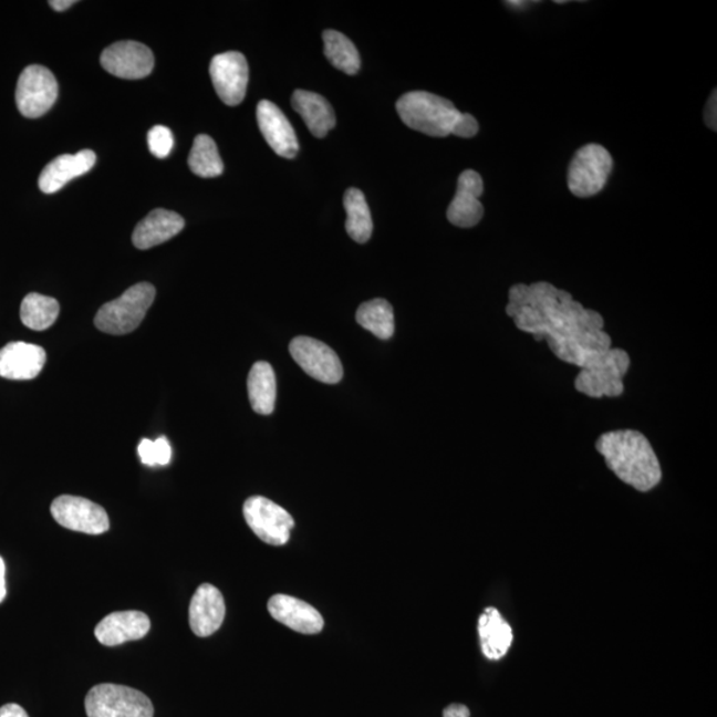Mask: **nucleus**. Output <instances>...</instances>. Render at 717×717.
<instances>
[{"label": "nucleus", "mask_w": 717, "mask_h": 717, "mask_svg": "<svg viewBox=\"0 0 717 717\" xmlns=\"http://www.w3.org/2000/svg\"><path fill=\"white\" fill-rule=\"evenodd\" d=\"M60 305L56 299L31 292L20 305V319L25 328L35 331L50 329L56 322Z\"/></svg>", "instance_id": "nucleus-28"}, {"label": "nucleus", "mask_w": 717, "mask_h": 717, "mask_svg": "<svg viewBox=\"0 0 717 717\" xmlns=\"http://www.w3.org/2000/svg\"><path fill=\"white\" fill-rule=\"evenodd\" d=\"M507 314L518 330L547 341L560 361L581 370L594 367L613 349L600 312L584 309L568 291L548 282L515 284Z\"/></svg>", "instance_id": "nucleus-1"}, {"label": "nucleus", "mask_w": 717, "mask_h": 717, "mask_svg": "<svg viewBox=\"0 0 717 717\" xmlns=\"http://www.w3.org/2000/svg\"><path fill=\"white\" fill-rule=\"evenodd\" d=\"M51 515L63 528L85 534H103L110 517L100 505L83 497L60 496L51 505Z\"/></svg>", "instance_id": "nucleus-11"}, {"label": "nucleus", "mask_w": 717, "mask_h": 717, "mask_svg": "<svg viewBox=\"0 0 717 717\" xmlns=\"http://www.w3.org/2000/svg\"><path fill=\"white\" fill-rule=\"evenodd\" d=\"M96 163V155L85 149L76 155H62L53 159L39 177V188L45 195L62 189L71 179L85 175Z\"/></svg>", "instance_id": "nucleus-20"}, {"label": "nucleus", "mask_w": 717, "mask_h": 717, "mask_svg": "<svg viewBox=\"0 0 717 717\" xmlns=\"http://www.w3.org/2000/svg\"><path fill=\"white\" fill-rule=\"evenodd\" d=\"M103 69L111 75L136 80L149 76L155 56L148 46L137 42H118L105 49L100 58Z\"/></svg>", "instance_id": "nucleus-13"}, {"label": "nucleus", "mask_w": 717, "mask_h": 717, "mask_svg": "<svg viewBox=\"0 0 717 717\" xmlns=\"http://www.w3.org/2000/svg\"><path fill=\"white\" fill-rule=\"evenodd\" d=\"M482 191L481 176L475 170L463 172L458 177L456 196L447 211L449 222L464 229L474 228L480 222L484 216L480 202Z\"/></svg>", "instance_id": "nucleus-14"}, {"label": "nucleus", "mask_w": 717, "mask_h": 717, "mask_svg": "<svg viewBox=\"0 0 717 717\" xmlns=\"http://www.w3.org/2000/svg\"><path fill=\"white\" fill-rule=\"evenodd\" d=\"M210 77L217 95L226 105L243 102L249 83V65L241 52L219 53L210 63Z\"/></svg>", "instance_id": "nucleus-12"}, {"label": "nucleus", "mask_w": 717, "mask_h": 717, "mask_svg": "<svg viewBox=\"0 0 717 717\" xmlns=\"http://www.w3.org/2000/svg\"><path fill=\"white\" fill-rule=\"evenodd\" d=\"M291 105L301 115L312 135L318 138L328 136L336 125L334 110L328 100L318 93L298 90L292 95Z\"/></svg>", "instance_id": "nucleus-23"}, {"label": "nucleus", "mask_w": 717, "mask_h": 717, "mask_svg": "<svg viewBox=\"0 0 717 717\" xmlns=\"http://www.w3.org/2000/svg\"><path fill=\"white\" fill-rule=\"evenodd\" d=\"M443 717H470V709L465 706V704H449V706L443 710Z\"/></svg>", "instance_id": "nucleus-35"}, {"label": "nucleus", "mask_w": 717, "mask_h": 717, "mask_svg": "<svg viewBox=\"0 0 717 717\" xmlns=\"http://www.w3.org/2000/svg\"><path fill=\"white\" fill-rule=\"evenodd\" d=\"M59 85L53 73L43 65H30L19 76L15 100L24 117L45 115L55 104Z\"/></svg>", "instance_id": "nucleus-9"}, {"label": "nucleus", "mask_w": 717, "mask_h": 717, "mask_svg": "<svg viewBox=\"0 0 717 717\" xmlns=\"http://www.w3.org/2000/svg\"><path fill=\"white\" fill-rule=\"evenodd\" d=\"M290 354L305 374L325 384L342 381L343 365L328 344L309 336H298L290 343Z\"/></svg>", "instance_id": "nucleus-10"}, {"label": "nucleus", "mask_w": 717, "mask_h": 717, "mask_svg": "<svg viewBox=\"0 0 717 717\" xmlns=\"http://www.w3.org/2000/svg\"><path fill=\"white\" fill-rule=\"evenodd\" d=\"M356 321L364 330L372 332L383 341H387L394 335V310L384 299H374V301L363 303L357 309Z\"/></svg>", "instance_id": "nucleus-27"}, {"label": "nucleus", "mask_w": 717, "mask_h": 717, "mask_svg": "<svg viewBox=\"0 0 717 717\" xmlns=\"http://www.w3.org/2000/svg\"><path fill=\"white\" fill-rule=\"evenodd\" d=\"M248 391L251 408L259 415H271L276 408L277 381L276 372L266 362L252 365L248 377Z\"/></svg>", "instance_id": "nucleus-24"}, {"label": "nucleus", "mask_w": 717, "mask_h": 717, "mask_svg": "<svg viewBox=\"0 0 717 717\" xmlns=\"http://www.w3.org/2000/svg\"><path fill=\"white\" fill-rule=\"evenodd\" d=\"M46 361L40 345L12 342L0 350V376L10 381H31L42 372Z\"/></svg>", "instance_id": "nucleus-18"}, {"label": "nucleus", "mask_w": 717, "mask_h": 717, "mask_svg": "<svg viewBox=\"0 0 717 717\" xmlns=\"http://www.w3.org/2000/svg\"><path fill=\"white\" fill-rule=\"evenodd\" d=\"M150 620L142 611H118L106 615L95 628L97 641L115 647L131 641L143 640L149 633Z\"/></svg>", "instance_id": "nucleus-19"}, {"label": "nucleus", "mask_w": 717, "mask_h": 717, "mask_svg": "<svg viewBox=\"0 0 717 717\" xmlns=\"http://www.w3.org/2000/svg\"><path fill=\"white\" fill-rule=\"evenodd\" d=\"M226 614L225 600L210 583L199 586L191 598L189 623L193 633L199 637L210 636L222 626Z\"/></svg>", "instance_id": "nucleus-17"}, {"label": "nucleus", "mask_w": 717, "mask_h": 717, "mask_svg": "<svg viewBox=\"0 0 717 717\" xmlns=\"http://www.w3.org/2000/svg\"><path fill=\"white\" fill-rule=\"evenodd\" d=\"M89 717H153L155 708L148 696L118 684H98L85 697Z\"/></svg>", "instance_id": "nucleus-5"}, {"label": "nucleus", "mask_w": 717, "mask_h": 717, "mask_svg": "<svg viewBox=\"0 0 717 717\" xmlns=\"http://www.w3.org/2000/svg\"><path fill=\"white\" fill-rule=\"evenodd\" d=\"M324 55L336 70L355 75L361 70V56L354 43L342 32L328 30L323 33Z\"/></svg>", "instance_id": "nucleus-26"}, {"label": "nucleus", "mask_w": 717, "mask_h": 717, "mask_svg": "<svg viewBox=\"0 0 717 717\" xmlns=\"http://www.w3.org/2000/svg\"><path fill=\"white\" fill-rule=\"evenodd\" d=\"M155 298V285L148 282L132 285L122 297L105 303L97 311L95 325L105 334H129L142 324Z\"/></svg>", "instance_id": "nucleus-4"}, {"label": "nucleus", "mask_w": 717, "mask_h": 717, "mask_svg": "<svg viewBox=\"0 0 717 717\" xmlns=\"http://www.w3.org/2000/svg\"><path fill=\"white\" fill-rule=\"evenodd\" d=\"M7 595V589H6V563L3 561V558L0 557V603L4 601V598Z\"/></svg>", "instance_id": "nucleus-37"}, {"label": "nucleus", "mask_w": 717, "mask_h": 717, "mask_svg": "<svg viewBox=\"0 0 717 717\" xmlns=\"http://www.w3.org/2000/svg\"><path fill=\"white\" fill-rule=\"evenodd\" d=\"M630 368V356L622 349H611L600 363L589 370H581L574 387L589 397H617L623 394V377Z\"/></svg>", "instance_id": "nucleus-7"}, {"label": "nucleus", "mask_w": 717, "mask_h": 717, "mask_svg": "<svg viewBox=\"0 0 717 717\" xmlns=\"http://www.w3.org/2000/svg\"><path fill=\"white\" fill-rule=\"evenodd\" d=\"M478 123L477 119L469 115V113H461L460 118L457 119L454 132L451 135L469 138L477 135Z\"/></svg>", "instance_id": "nucleus-31"}, {"label": "nucleus", "mask_w": 717, "mask_h": 717, "mask_svg": "<svg viewBox=\"0 0 717 717\" xmlns=\"http://www.w3.org/2000/svg\"><path fill=\"white\" fill-rule=\"evenodd\" d=\"M188 164L190 170L202 178L218 177L224 172V163L215 139L208 135H199L195 138Z\"/></svg>", "instance_id": "nucleus-29"}, {"label": "nucleus", "mask_w": 717, "mask_h": 717, "mask_svg": "<svg viewBox=\"0 0 717 717\" xmlns=\"http://www.w3.org/2000/svg\"><path fill=\"white\" fill-rule=\"evenodd\" d=\"M259 129L278 156L294 158L298 155L299 144L297 133L284 116V113L269 100H262L257 106Z\"/></svg>", "instance_id": "nucleus-15"}, {"label": "nucleus", "mask_w": 717, "mask_h": 717, "mask_svg": "<svg viewBox=\"0 0 717 717\" xmlns=\"http://www.w3.org/2000/svg\"><path fill=\"white\" fill-rule=\"evenodd\" d=\"M184 218L175 211L156 209L149 212L133 231L132 241L139 250L169 241L184 229Z\"/></svg>", "instance_id": "nucleus-21"}, {"label": "nucleus", "mask_w": 717, "mask_h": 717, "mask_svg": "<svg viewBox=\"0 0 717 717\" xmlns=\"http://www.w3.org/2000/svg\"><path fill=\"white\" fill-rule=\"evenodd\" d=\"M0 717H30L19 704L10 703L0 707Z\"/></svg>", "instance_id": "nucleus-36"}, {"label": "nucleus", "mask_w": 717, "mask_h": 717, "mask_svg": "<svg viewBox=\"0 0 717 717\" xmlns=\"http://www.w3.org/2000/svg\"><path fill=\"white\" fill-rule=\"evenodd\" d=\"M481 651L489 661H500L513 644V630L496 607H487L478 617Z\"/></svg>", "instance_id": "nucleus-22"}, {"label": "nucleus", "mask_w": 717, "mask_h": 717, "mask_svg": "<svg viewBox=\"0 0 717 717\" xmlns=\"http://www.w3.org/2000/svg\"><path fill=\"white\" fill-rule=\"evenodd\" d=\"M396 111L411 129L432 137H447L454 132L461 112L449 100L424 91L405 93Z\"/></svg>", "instance_id": "nucleus-3"}, {"label": "nucleus", "mask_w": 717, "mask_h": 717, "mask_svg": "<svg viewBox=\"0 0 717 717\" xmlns=\"http://www.w3.org/2000/svg\"><path fill=\"white\" fill-rule=\"evenodd\" d=\"M344 209L347 211V221H345L347 235L357 243L367 242L374 230V224L363 191L355 188L345 191Z\"/></svg>", "instance_id": "nucleus-25"}, {"label": "nucleus", "mask_w": 717, "mask_h": 717, "mask_svg": "<svg viewBox=\"0 0 717 717\" xmlns=\"http://www.w3.org/2000/svg\"><path fill=\"white\" fill-rule=\"evenodd\" d=\"M243 516L259 540L272 547L288 543L291 530L295 527L294 518L288 510L262 496H252L246 500Z\"/></svg>", "instance_id": "nucleus-8"}, {"label": "nucleus", "mask_w": 717, "mask_h": 717, "mask_svg": "<svg viewBox=\"0 0 717 717\" xmlns=\"http://www.w3.org/2000/svg\"><path fill=\"white\" fill-rule=\"evenodd\" d=\"M268 609L276 621L297 633L315 635L321 633L324 627L321 613L308 602L298 600L295 596L285 594L271 596Z\"/></svg>", "instance_id": "nucleus-16"}, {"label": "nucleus", "mask_w": 717, "mask_h": 717, "mask_svg": "<svg viewBox=\"0 0 717 717\" xmlns=\"http://www.w3.org/2000/svg\"><path fill=\"white\" fill-rule=\"evenodd\" d=\"M75 0H51L50 6L53 10L65 11L69 10L71 6L75 4Z\"/></svg>", "instance_id": "nucleus-38"}, {"label": "nucleus", "mask_w": 717, "mask_h": 717, "mask_svg": "<svg viewBox=\"0 0 717 717\" xmlns=\"http://www.w3.org/2000/svg\"><path fill=\"white\" fill-rule=\"evenodd\" d=\"M613 157L602 145L582 146L571 159L568 172L569 189L575 197L589 198L598 195L607 184L613 170Z\"/></svg>", "instance_id": "nucleus-6"}, {"label": "nucleus", "mask_w": 717, "mask_h": 717, "mask_svg": "<svg viewBox=\"0 0 717 717\" xmlns=\"http://www.w3.org/2000/svg\"><path fill=\"white\" fill-rule=\"evenodd\" d=\"M148 146L153 156L165 158L170 155L175 138L172 131L164 125H156L148 133Z\"/></svg>", "instance_id": "nucleus-30"}, {"label": "nucleus", "mask_w": 717, "mask_h": 717, "mask_svg": "<svg viewBox=\"0 0 717 717\" xmlns=\"http://www.w3.org/2000/svg\"><path fill=\"white\" fill-rule=\"evenodd\" d=\"M137 450L143 464L148 465V467H157L155 441L149 440V438H143V440L138 444Z\"/></svg>", "instance_id": "nucleus-32"}, {"label": "nucleus", "mask_w": 717, "mask_h": 717, "mask_svg": "<svg viewBox=\"0 0 717 717\" xmlns=\"http://www.w3.org/2000/svg\"><path fill=\"white\" fill-rule=\"evenodd\" d=\"M155 455L156 465H162V467H165V465H168L170 463L172 448L168 438L163 436L158 437L157 440H155Z\"/></svg>", "instance_id": "nucleus-33"}, {"label": "nucleus", "mask_w": 717, "mask_h": 717, "mask_svg": "<svg viewBox=\"0 0 717 717\" xmlns=\"http://www.w3.org/2000/svg\"><path fill=\"white\" fill-rule=\"evenodd\" d=\"M595 448L604 457L610 470L624 484L646 493L662 481L661 463L646 436L624 429L603 434Z\"/></svg>", "instance_id": "nucleus-2"}, {"label": "nucleus", "mask_w": 717, "mask_h": 717, "mask_svg": "<svg viewBox=\"0 0 717 717\" xmlns=\"http://www.w3.org/2000/svg\"><path fill=\"white\" fill-rule=\"evenodd\" d=\"M704 119H706V124L708 128L716 131L717 129V98H716V90L713 92V95H710L708 103L706 105V110H704Z\"/></svg>", "instance_id": "nucleus-34"}]
</instances>
